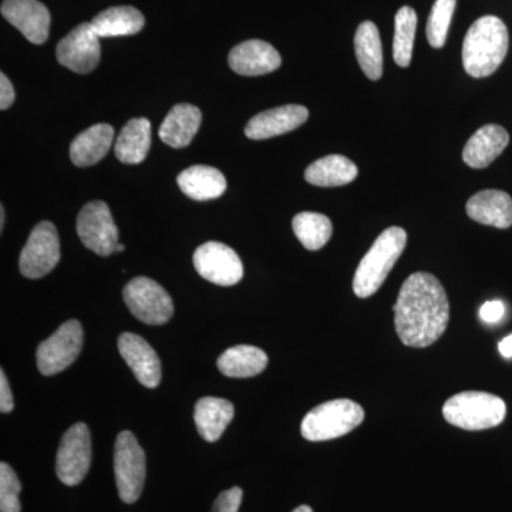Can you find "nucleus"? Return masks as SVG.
Segmentation results:
<instances>
[{
    "label": "nucleus",
    "mask_w": 512,
    "mask_h": 512,
    "mask_svg": "<svg viewBox=\"0 0 512 512\" xmlns=\"http://www.w3.org/2000/svg\"><path fill=\"white\" fill-rule=\"evenodd\" d=\"M151 147V123L144 117L128 121L117 137L116 157L124 164H140Z\"/></svg>",
    "instance_id": "25"
},
{
    "label": "nucleus",
    "mask_w": 512,
    "mask_h": 512,
    "mask_svg": "<svg viewBox=\"0 0 512 512\" xmlns=\"http://www.w3.org/2000/svg\"><path fill=\"white\" fill-rule=\"evenodd\" d=\"M16 93L5 73L0 74V109L8 110L15 101Z\"/></svg>",
    "instance_id": "36"
},
{
    "label": "nucleus",
    "mask_w": 512,
    "mask_h": 512,
    "mask_svg": "<svg viewBox=\"0 0 512 512\" xmlns=\"http://www.w3.org/2000/svg\"><path fill=\"white\" fill-rule=\"evenodd\" d=\"M123 298L128 311L147 325H164L173 318V299L163 286L146 276L128 282Z\"/></svg>",
    "instance_id": "7"
},
{
    "label": "nucleus",
    "mask_w": 512,
    "mask_h": 512,
    "mask_svg": "<svg viewBox=\"0 0 512 512\" xmlns=\"http://www.w3.org/2000/svg\"><path fill=\"white\" fill-rule=\"evenodd\" d=\"M365 420V410L349 399L330 400L306 414L302 436L309 441H328L346 436Z\"/></svg>",
    "instance_id": "5"
},
{
    "label": "nucleus",
    "mask_w": 512,
    "mask_h": 512,
    "mask_svg": "<svg viewBox=\"0 0 512 512\" xmlns=\"http://www.w3.org/2000/svg\"><path fill=\"white\" fill-rule=\"evenodd\" d=\"M242 495L244 493H242L239 487H232L227 491H222L218 495L217 500H215L214 505H212V512H238L242 503Z\"/></svg>",
    "instance_id": "33"
},
{
    "label": "nucleus",
    "mask_w": 512,
    "mask_h": 512,
    "mask_svg": "<svg viewBox=\"0 0 512 512\" xmlns=\"http://www.w3.org/2000/svg\"><path fill=\"white\" fill-rule=\"evenodd\" d=\"M357 167L349 158L338 156H326L309 165L305 171V180L309 184L318 187H340L355 181Z\"/></svg>",
    "instance_id": "27"
},
{
    "label": "nucleus",
    "mask_w": 512,
    "mask_h": 512,
    "mask_svg": "<svg viewBox=\"0 0 512 512\" xmlns=\"http://www.w3.org/2000/svg\"><path fill=\"white\" fill-rule=\"evenodd\" d=\"M234 416V404L220 397H202L195 404V424L202 439L208 443L220 440Z\"/></svg>",
    "instance_id": "23"
},
{
    "label": "nucleus",
    "mask_w": 512,
    "mask_h": 512,
    "mask_svg": "<svg viewBox=\"0 0 512 512\" xmlns=\"http://www.w3.org/2000/svg\"><path fill=\"white\" fill-rule=\"evenodd\" d=\"M114 474L121 501L134 504L146 481V454L131 431H121L114 446Z\"/></svg>",
    "instance_id": "6"
},
{
    "label": "nucleus",
    "mask_w": 512,
    "mask_h": 512,
    "mask_svg": "<svg viewBox=\"0 0 512 512\" xmlns=\"http://www.w3.org/2000/svg\"><path fill=\"white\" fill-rule=\"evenodd\" d=\"M177 183L181 191L195 201L215 200L227 190L224 174L208 165H192L178 175Z\"/></svg>",
    "instance_id": "22"
},
{
    "label": "nucleus",
    "mask_w": 512,
    "mask_h": 512,
    "mask_svg": "<svg viewBox=\"0 0 512 512\" xmlns=\"http://www.w3.org/2000/svg\"><path fill=\"white\" fill-rule=\"evenodd\" d=\"M450 303L436 276L416 272L404 281L394 305V323L403 345L427 348L446 332Z\"/></svg>",
    "instance_id": "1"
},
{
    "label": "nucleus",
    "mask_w": 512,
    "mask_h": 512,
    "mask_svg": "<svg viewBox=\"0 0 512 512\" xmlns=\"http://www.w3.org/2000/svg\"><path fill=\"white\" fill-rule=\"evenodd\" d=\"M22 485L9 464H0V512H20Z\"/></svg>",
    "instance_id": "32"
},
{
    "label": "nucleus",
    "mask_w": 512,
    "mask_h": 512,
    "mask_svg": "<svg viewBox=\"0 0 512 512\" xmlns=\"http://www.w3.org/2000/svg\"><path fill=\"white\" fill-rule=\"evenodd\" d=\"M56 56L63 67L74 73L93 72L100 62L101 47L92 23H82L60 40Z\"/></svg>",
    "instance_id": "13"
},
{
    "label": "nucleus",
    "mask_w": 512,
    "mask_h": 512,
    "mask_svg": "<svg viewBox=\"0 0 512 512\" xmlns=\"http://www.w3.org/2000/svg\"><path fill=\"white\" fill-rule=\"evenodd\" d=\"M309 111L299 104H286L276 109L262 111L248 121L245 136L251 140H268V138L291 133L308 120Z\"/></svg>",
    "instance_id": "15"
},
{
    "label": "nucleus",
    "mask_w": 512,
    "mask_h": 512,
    "mask_svg": "<svg viewBox=\"0 0 512 512\" xmlns=\"http://www.w3.org/2000/svg\"><path fill=\"white\" fill-rule=\"evenodd\" d=\"M60 261V241L52 222L42 221L30 232L25 248L20 252V274L29 279L43 278Z\"/></svg>",
    "instance_id": "10"
},
{
    "label": "nucleus",
    "mask_w": 512,
    "mask_h": 512,
    "mask_svg": "<svg viewBox=\"0 0 512 512\" xmlns=\"http://www.w3.org/2000/svg\"><path fill=\"white\" fill-rule=\"evenodd\" d=\"M355 52L359 66L367 79L379 80L383 74V47L375 23L363 22L356 30Z\"/></svg>",
    "instance_id": "28"
},
{
    "label": "nucleus",
    "mask_w": 512,
    "mask_h": 512,
    "mask_svg": "<svg viewBox=\"0 0 512 512\" xmlns=\"http://www.w3.org/2000/svg\"><path fill=\"white\" fill-rule=\"evenodd\" d=\"M466 211L471 220L483 225L500 229L512 225V198L504 191L477 192L468 200Z\"/></svg>",
    "instance_id": "18"
},
{
    "label": "nucleus",
    "mask_w": 512,
    "mask_h": 512,
    "mask_svg": "<svg viewBox=\"0 0 512 512\" xmlns=\"http://www.w3.org/2000/svg\"><path fill=\"white\" fill-rule=\"evenodd\" d=\"M508 143H510V136L504 127L487 124L477 130L467 141L463 151L464 163L476 170L488 167L503 153Z\"/></svg>",
    "instance_id": "19"
},
{
    "label": "nucleus",
    "mask_w": 512,
    "mask_h": 512,
    "mask_svg": "<svg viewBox=\"0 0 512 512\" xmlns=\"http://www.w3.org/2000/svg\"><path fill=\"white\" fill-rule=\"evenodd\" d=\"M113 141L114 128L110 124H94L74 138L70 147V160L80 168L97 164L107 156Z\"/></svg>",
    "instance_id": "21"
},
{
    "label": "nucleus",
    "mask_w": 512,
    "mask_h": 512,
    "mask_svg": "<svg viewBox=\"0 0 512 512\" xmlns=\"http://www.w3.org/2000/svg\"><path fill=\"white\" fill-rule=\"evenodd\" d=\"M510 46L507 26L497 16H483L468 29L463 43V66L470 76H491L504 62Z\"/></svg>",
    "instance_id": "2"
},
{
    "label": "nucleus",
    "mask_w": 512,
    "mask_h": 512,
    "mask_svg": "<svg viewBox=\"0 0 512 512\" xmlns=\"http://www.w3.org/2000/svg\"><path fill=\"white\" fill-rule=\"evenodd\" d=\"M457 0H436L427 20V40L434 49L446 45L448 29L456 10Z\"/></svg>",
    "instance_id": "31"
},
{
    "label": "nucleus",
    "mask_w": 512,
    "mask_h": 512,
    "mask_svg": "<svg viewBox=\"0 0 512 512\" xmlns=\"http://www.w3.org/2000/svg\"><path fill=\"white\" fill-rule=\"evenodd\" d=\"M124 249H126V247H124L123 244H117V247H116V252H124Z\"/></svg>",
    "instance_id": "40"
},
{
    "label": "nucleus",
    "mask_w": 512,
    "mask_h": 512,
    "mask_svg": "<svg viewBox=\"0 0 512 512\" xmlns=\"http://www.w3.org/2000/svg\"><path fill=\"white\" fill-rule=\"evenodd\" d=\"M217 365L222 375L235 377V379H247L264 372L268 366V356L264 350L255 346L239 345L225 350L218 357Z\"/></svg>",
    "instance_id": "24"
},
{
    "label": "nucleus",
    "mask_w": 512,
    "mask_h": 512,
    "mask_svg": "<svg viewBox=\"0 0 512 512\" xmlns=\"http://www.w3.org/2000/svg\"><path fill=\"white\" fill-rule=\"evenodd\" d=\"M119 350L138 382L148 389H156L161 382V362L156 350L141 336L128 332L120 336Z\"/></svg>",
    "instance_id": "17"
},
{
    "label": "nucleus",
    "mask_w": 512,
    "mask_h": 512,
    "mask_svg": "<svg viewBox=\"0 0 512 512\" xmlns=\"http://www.w3.org/2000/svg\"><path fill=\"white\" fill-rule=\"evenodd\" d=\"M2 16L33 45H43L49 37L50 12L39 0H3Z\"/></svg>",
    "instance_id": "14"
},
{
    "label": "nucleus",
    "mask_w": 512,
    "mask_h": 512,
    "mask_svg": "<svg viewBox=\"0 0 512 512\" xmlns=\"http://www.w3.org/2000/svg\"><path fill=\"white\" fill-rule=\"evenodd\" d=\"M417 30V15L410 6H403L394 20L393 57L400 67H409L412 62L414 37Z\"/></svg>",
    "instance_id": "30"
},
{
    "label": "nucleus",
    "mask_w": 512,
    "mask_h": 512,
    "mask_svg": "<svg viewBox=\"0 0 512 512\" xmlns=\"http://www.w3.org/2000/svg\"><path fill=\"white\" fill-rule=\"evenodd\" d=\"M293 232L308 251H319L332 237V222L318 212H301L292 222Z\"/></svg>",
    "instance_id": "29"
},
{
    "label": "nucleus",
    "mask_w": 512,
    "mask_h": 512,
    "mask_svg": "<svg viewBox=\"0 0 512 512\" xmlns=\"http://www.w3.org/2000/svg\"><path fill=\"white\" fill-rule=\"evenodd\" d=\"M201 111L192 104L181 103L174 106L165 117L158 136L167 146L184 148L191 144L201 126Z\"/></svg>",
    "instance_id": "20"
},
{
    "label": "nucleus",
    "mask_w": 512,
    "mask_h": 512,
    "mask_svg": "<svg viewBox=\"0 0 512 512\" xmlns=\"http://www.w3.org/2000/svg\"><path fill=\"white\" fill-rule=\"evenodd\" d=\"M90 23L101 39L137 35L146 25V19L133 6H114L99 13Z\"/></svg>",
    "instance_id": "26"
},
{
    "label": "nucleus",
    "mask_w": 512,
    "mask_h": 512,
    "mask_svg": "<svg viewBox=\"0 0 512 512\" xmlns=\"http://www.w3.org/2000/svg\"><path fill=\"white\" fill-rule=\"evenodd\" d=\"M505 313L504 303L501 301L485 302L480 309V318L485 323H497L503 319Z\"/></svg>",
    "instance_id": "34"
},
{
    "label": "nucleus",
    "mask_w": 512,
    "mask_h": 512,
    "mask_svg": "<svg viewBox=\"0 0 512 512\" xmlns=\"http://www.w3.org/2000/svg\"><path fill=\"white\" fill-rule=\"evenodd\" d=\"M5 227V208L0 207V229H3Z\"/></svg>",
    "instance_id": "38"
},
{
    "label": "nucleus",
    "mask_w": 512,
    "mask_h": 512,
    "mask_svg": "<svg viewBox=\"0 0 512 512\" xmlns=\"http://www.w3.org/2000/svg\"><path fill=\"white\" fill-rule=\"evenodd\" d=\"M406 245L407 234L403 228L390 227L379 235L375 244L357 266L355 278H353V291L356 296L369 298L379 291L387 275L392 272L394 265L402 256Z\"/></svg>",
    "instance_id": "3"
},
{
    "label": "nucleus",
    "mask_w": 512,
    "mask_h": 512,
    "mask_svg": "<svg viewBox=\"0 0 512 512\" xmlns=\"http://www.w3.org/2000/svg\"><path fill=\"white\" fill-rule=\"evenodd\" d=\"M194 266L202 278L220 286L237 285L244 276V266L234 249L222 242H207L194 254Z\"/></svg>",
    "instance_id": "12"
},
{
    "label": "nucleus",
    "mask_w": 512,
    "mask_h": 512,
    "mask_svg": "<svg viewBox=\"0 0 512 512\" xmlns=\"http://www.w3.org/2000/svg\"><path fill=\"white\" fill-rule=\"evenodd\" d=\"M507 414L504 400L484 392H463L450 397L443 416L451 426L478 431L500 426Z\"/></svg>",
    "instance_id": "4"
},
{
    "label": "nucleus",
    "mask_w": 512,
    "mask_h": 512,
    "mask_svg": "<svg viewBox=\"0 0 512 512\" xmlns=\"http://www.w3.org/2000/svg\"><path fill=\"white\" fill-rule=\"evenodd\" d=\"M292 512H313L311 507H308V505H301V507L296 508V510H293Z\"/></svg>",
    "instance_id": "39"
},
{
    "label": "nucleus",
    "mask_w": 512,
    "mask_h": 512,
    "mask_svg": "<svg viewBox=\"0 0 512 512\" xmlns=\"http://www.w3.org/2000/svg\"><path fill=\"white\" fill-rule=\"evenodd\" d=\"M13 394L10 390L8 379H6L5 372L0 370V412L10 413L13 410Z\"/></svg>",
    "instance_id": "35"
},
{
    "label": "nucleus",
    "mask_w": 512,
    "mask_h": 512,
    "mask_svg": "<svg viewBox=\"0 0 512 512\" xmlns=\"http://www.w3.org/2000/svg\"><path fill=\"white\" fill-rule=\"evenodd\" d=\"M84 333L82 323L72 319L40 343L37 348V369L43 376H53L72 365L82 352Z\"/></svg>",
    "instance_id": "8"
},
{
    "label": "nucleus",
    "mask_w": 512,
    "mask_h": 512,
    "mask_svg": "<svg viewBox=\"0 0 512 512\" xmlns=\"http://www.w3.org/2000/svg\"><path fill=\"white\" fill-rule=\"evenodd\" d=\"M92 464L89 427L77 423L64 433L56 457V474L63 484L74 487L86 478Z\"/></svg>",
    "instance_id": "9"
},
{
    "label": "nucleus",
    "mask_w": 512,
    "mask_h": 512,
    "mask_svg": "<svg viewBox=\"0 0 512 512\" xmlns=\"http://www.w3.org/2000/svg\"><path fill=\"white\" fill-rule=\"evenodd\" d=\"M229 67L241 76H262L275 72L281 67L282 59L278 50L264 40H247L231 50Z\"/></svg>",
    "instance_id": "16"
},
{
    "label": "nucleus",
    "mask_w": 512,
    "mask_h": 512,
    "mask_svg": "<svg viewBox=\"0 0 512 512\" xmlns=\"http://www.w3.org/2000/svg\"><path fill=\"white\" fill-rule=\"evenodd\" d=\"M77 234L84 247L94 254L109 256L116 252L119 229L109 205L103 201H92L84 205L77 217Z\"/></svg>",
    "instance_id": "11"
},
{
    "label": "nucleus",
    "mask_w": 512,
    "mask_h": 512,
    "mask_svg": "<svg viewBox=\"0 0 512 512\" xmlns=\"http://www.w3.org/2000/svg\"><path fill=\"white\" fill-rule=\"evenodd\" d=\"M498 349H500L501 355L504 357H512V335L507 336L501 340L500 345H498Z\"/></svg>",
    "instance_id": "37"
}]
</instances>
